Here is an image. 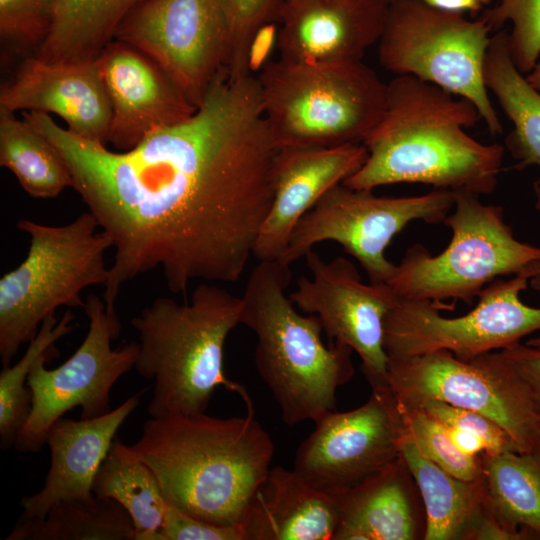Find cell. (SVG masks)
Here are the masks:
<instances>
[{"label": "cell", "instance_id": "6da1fadb", "mask_svg": "<svg viewBox=\"0 0 540 540\" xmlns=\"http://www.w3.org/2000/svg\"><path fill=\"white\" fill-rule=\"evenodd\" d=\"M23 118L59 151L72 188L112 240L108 312L123 284L155 269L181 294L195 280L241 278L272 204L277 151L252 73L223 67L191 116L127 151L80 137L46 113Z\"/></svg>", "mask_w": 540, "mask_h": 540}, {"label": "cell", "instance_id": "7a4b0ae2", "mask_svg": "<svg viewBox=\"0 0 540 540\" xmlns=\"http://www.w3.org/2000/svg\"><path fill=\"white\" fill-rule=\"evenodd\" d=\"M480 120L469 100L414 76H395L387 83L383 115L362 142L368 157L343 184L373 190L421 183L490 194L497 186L505 148L481 143L465 132Z\"/></svg>", "mask_w": 540, "mask_h": 540}, {"label": "cell", "instance_id": "3957f363", "mask_svg": "<svg viewBox=\"0 0 540 540\" xmlns=\"http://www.w3.org/2000/svg\"><path fill=\"white\" fill-rule=\"evenodd\" d=\"M126 450L155 474L166 502L198 519L239 527L253 493L271 468L274 445L245 417L204 413L151 417Z\"/></svg>", "mask_w": 540, "mask_h": 540}, {"label": "cell", "instance_id": "277c9868", "mask_svg": "<svg viewBox=\"0 0 540 540\" xmlns=\"http://www.w3.org/2000/svg\"><path fill=\"white\" fill-rule=\"evenodd\" d=\"M241 312V297L205 282L189 302L159 297L132 318L139 338L134 368L154 382L150 417L204 413L220 386L254 411L244 386L228 379L223 365L225 341L241 324Z\"/></svg>", "mask_w": 540, "mask_h": 540}, {"label": "cell", "instance_id": "5b68a950", "mask_svg": "<svg viewBox=\"0 0 540 540\" xmlns=\"http://www.w3.org/2000/svg\"><path fill=\"white\" fill-rule=\"evenodd\" d=\"M290 265L259 261L241 297V324L256 337V369L277 402L288 426L316 421L336 410V393L354 375L353 350L322 340L323 325L315 314L301 315L286 289Z\"/></svg>", "mask_w": 540, "mask_h": 540}, {"label": "cell", "instance_id": "8992f818", "mask_svg": "<svg viewBox=\"0 0 540 540\" xmlns=\"http://www.w3.org/2000/svg\"><path fill=\"white\" fill-rule=\"evenodd\" d=\"M276 149L362 143L380 121L387 84L361 60L269 61L256 76Z\"/></svg>", "mask_w": 540, "mask_h": 540}, {"label": "cell", "instance_id": "52a82bcc", "mask_svg": "<svg viewBox=\"0 0 540 540\" xmlns=\"http://www.w3.org/2000/svg\"><path fill=\"white\" fill-rule=\"evenodd\" d=\"M17 228L30 237L25 259L0 279V358L11 365L20 347L38 333L45 319L61 306L84 308L81 292L105 285L109 268L105 252L110 237L89 212L74 221L51 226L20 219Z\"/></svg>", "mask_w": 540, "mask_h": 540}, {"label": "cell", "instance_id": "ba28073f", "mask_svg": "<svg viewBox=\"0 0 540 540\" xmlns=\"http://www.w3.org/2000/svg\"><path fill=\"white\" fill-rule=\"evenodd\" d=\"M443 223L452 231L444 251L433 256L414 244L396 265L387 284L397 297L469 305L487 284L540 260V247L519 241L503 208L482 203L479 195L455 192L454 211Z\"/></svg>", "mask_w": 540, "mask_h": 540}, {"label": "cell", "instance_id": "9c48e42d", "mask_svg": "<svg viewBox=\"0 0 540 540\" xmlns=\"http://www.w3.org/2000/svg\"><path fill=\"white\" fill-rule=\"evenodd\" d=\"M491 31L481 17L469 20L419 0H394L377 43L379 63L396 76H414L469 100L497 135L502 125L484 80Z\"/></svg>", "mask_w": 540, "mask_h": 540}, {"label": "cell", "instance_id": "30bf717a", "mask_svg": "<svg viewBox=\"0 0 540 540\" xmlns=\"http://www.w3.org/2000/svg\"><path fill=\"white\" fill-rule=\"evenodd\" d=\"M386 386L401 412L439 400L492 419L520 452L540 447V420L529 393L500 350L469 360L449 351L388 357Z\"/></svg>", "mask_w": 540, "mask_h": 540}, {"label": "cell", "instance_id": "8fae6325", "mask_svg": "<svg viewBox=\"0 0 540 540\" xmlns=\"http://www.w3.org/2000/svg\"><path fill=\"white\" fill-rule=\"evenodd\" d=\"M454 201L455 192L448 190L385 197L340 183L300 219L279 260L291 265L316 244L334 241L360 263L370 283H387L396 269L385 256L393 237L414 220L443 222Z\"/></svg>", "mask_w": 540, "mask_h": 540}, {"label": "cell", "instance_id": "7c38bea8", "mask_svg": "<svg viewBox=\"0 0 540 540\" xmlns=\"http://www.w3.org/2000/svg\"><path fill=\"white\" fill-rule=\"evenodd\" d=\"M529 279H496L479 293L475 308L463 316L444 317L429 300L397 299L384 321L388 357L449 351L469 360L510 347L540 330V307L520 298Z\"/></svg>", "mask_w": 540, "mask_h": 540}, {"label": "cell", "instance_id": "4fadbf2b", "mask_svg": "<svg viewBox=\"0 0 540 540\" xmlns=\"http://www.w3.org/2000/svg\"><path fill=\"white\" fill-rule=\"evenodd\" d=\"M84 311L88 332L78 349L63 364L47 369L51 356L41 357L32 367L27 386L32 394L29 416L17 434L14 447L21 452H37L46 444L51 425L73 408L81 409V419L109 413L111 389L135 366L138 343L117 349L111 343L121 331L116 313H109L103 299L86 297Z\"/></svg>", "mask_w": 540, "mask_h": 540}, {"label": "cell", "instance_id": "5bb4252c", "mask_svg": "<svg viewBox=\"0 0 540 540\" xmlns=\"http://www.w3.org/2000/svg\"><path fill=\"white\" fill-rule=\"evenodd\" d=\"M114 40L153 60L195 107L228 55L220 0H145L122 22Z\"/></svg>", "mask_w": 540, "mask_h": 540}, {"label": "cell", "instance_id": "9a60e30c", "mask_svg": "<svg viewBox=\"0 0 540 540\" xmlns=\"http://www.w3.org/2000/svg\"><path fill=\"white\" fill-rule=\"evenodd\" d=\"M295 454L293 469L314 487L330 492L352 486L400 455L403 414L386 385L346 412L329 411Z\"/></svg>", "mask_w": 540, "mask_h": 540}, {"label": "cell", "instance_id": "2e32d148", "mask_svg": "<svg viewBox=\"0 0 540 540\" xmlns=\"http://www.w3.org/2000/svg\"><path fill=\"white\" fill-rule=\"evenodd\" d=\"M304 257L311 277H300L289 298L303 312L319 317L330 342L358 354L371 387L386 385L384 321L398 297L387 283H363L355 265L344 257L325 262L314 249Z\"/></svg>", "mask_w": 540, "mask_h": 540}, {"label": "cell", "instance_id": "e0dca14e", "mask_svg": "<svg viewBox=\"0 0 540 540\" xmlns=\"http://www.w3.org/2000/svg\"><path fill=\"white\" fill-rule=\"evenodd\" d=\"M97 64L112 111L108 144L116 151L133 148L197 108L153 60L125 42L113 40Z\"/></svg>", "mask_w": 540, "mask_h": 540}, {"label": "cell", "instance_id": "ac0fdd59", "mask_svg": "<svg viewBox=\"0 0 540 540\" xmlns=\"http://www.w3.org/2000/svg\"><path fill=\"white\" fill-rule=\"evenodd\" d=\"M367 157L363 143L277 149L271 170L273 200L253 256L279 260L300 219L331 188L356 173Z\"/></svg>", "mask_w": 540, "mask_h": 540}, {"label": "cell", "instance_id": "d6986e66", "mask_svg": "<svg viewBox=\"0 0 540 540\" xmlns=\"http://www.w3.org/2000/svg\"><path fill=\"white\" fill-rule=\"evenodd\" d=\"M0 106L55 114L70 132L108 146L112 111L97 60L52 63L29 55L1 86Z\"/></svg>", "mask_w": 540, "mask_h": 540}, {"label": "cell", "instance_id": "ffe728a7", "mask_svg": "<svg viewBox=\"0 0 540 540\" xmlns=\"http://www.w3.org/2000/svg\"><path fill=\"white\" fill-rule=\"evenodd\" d=\"M388 6L383 0H283L280 58L299 63L361 60L378 43Z\"/></svg>", "mask_w": 540, "mask_h": 540}, {"label": "cell", "instance_id": "44dd1931", "mask_svg": "<svg viewBox=\"0 0 540 540\" xmlns=\"http://www.w3.org/2000/svg\"><path fill=\"white\" fill-rule=\"evenodd\" d=\"M138 404L137 394L97 418L57 419L46 435L51 461L44 484L38 492L21 500L23 513L19 520L41 518L61 501L92 500L97 471L118 429Z\"/></svg>", "mask_w": 540, "mask_h": 540}, {"label": "cell", "instance_id": "7402d4cb", "mask_svg": "<svg viewBox=\"0 0 540 540\" xmlns=\"http://www.w3.org/2000/svg\"><path fill=\"white\" fill-rule=\"evenodd\" d=\"M330 493L338 513L332 540L423 539V502L401 455L360 482Z\"/></svg>", "mask_w": 540, "mask_h": 540}, {"label": "cell", "instance_id": "603a6c76", "mask_svg": "<svg viewBox=\"0 0 540 540\" xmlns=\"http://www.w3.org/2000/svg\"><path fill=\"white\" fill-rule=\"evenodd\" d=\"M338 521L333 495L294 469L271 467L245 510L244 540H332Z\"/></svg>", "mask_w": 540, "mask_h": 540}, {"label": "cell", "instance_id": "cb8c5ba5", "mask_svg": "<svg viewBox=\"0 0 540 540\" xmlns=\"http://www.w3.org/2000/svg\"><path fill=\"white\" fill-rule=\"evenodd\" d=\"M406 430V429H405ZM400 455L419 490L425 511L424 540H470L487 508L482 477L459 479L424 457L405 433Z\"/></svg>", "mask_w": 540, "mask_h": 540}, {"label": "cell", "instance_id": "d4e9b609", "mask_svg": "<svg viewBox=\"0 0 540 540\" xmlns=\"http://www.w3.org/2000/svg\"><path fill=\"white\" fill-rule=\"evenodd\" d=\"M145 0H52L34 55L52 63L95 61Z\"/></svg>", "mask_w": 540, "mask_h": 540}, {"label": "cell", "instance_id": "484cf974", "mask_svg": "<svg viewBox=\"0 0 540 540\" xmlns=\"http://www.w3.org/2000/svg\"><path fill=\"white\" fill-rule=\"evenodd\" d=\"M484 80L513 123L505 146L516 161L515 168L540 167V92L513 63L505 31L491 37L484 63Z\"/></svg>", "mask_w": 540, "mask_h": 540}, {"label": "cell", "instance_id": "4316f807", "mask_svg": "<svg viewBox=\"0 0 540 540\" xmlns=\"http://www.w3.org/2000/svg\"><path fill=\"white\" fill-rule=\"evenodd\" d=\"M480 458L488 509L509 527L540 539V447Z\"/></svg>", "mask_w": 540, "mask_h": 540}, {"label": "cell", "instance_id": "83f0119b", "mask_svg": "<svg viewBox=\"0 0 540 540\" xmlns=\"http://www.w3.org/2000/svg\"><path fill=\"white\" fill-rule=\"evenodd\" d=\"M92 491L96 497L115 500L127 511L135 540H155L167 502L153 471L132 456L117 436L97 471Z\"/></svg>", "mask_w": 540, "mask_h": 540}, {"label": "cell", "instance_id": "f1b7e54d", "mask_svg": "<svg viewBox=\"0 0 540 540\" xmlns=\"http://www.w3.org/2000/svg\"><path fill=\"white\" fill-rule=\"evenodd\" d=\"M15 112L0 106V165L31 197L51 199L73 187L71 172L54 145Z\"/></svg>", "mask_w": 540, "mask_h": 540}, {"label": "cell", "instance_id": "f546056e", "mask_svg": "<svg viewBox=\"0 0 540 540\" xmlns=\"http://www.w3.org/2000/svg\"><path fill=\"white\" fill-rule=\"evenodd\" d=\"M5 540H135L127 511L115 500L56 503L41 518L18 520Z\"/></svg>", "mask_w": 540, "mask_h": 540}, {"label": "cell", "instance_id": "4dcf8cb0", "mask_svg": "<svg viewBox=\"0 0 540 540\" xmlns=\"http://www.w3.org/2000/svg\"><path fill=\"white\" fill-rule=\"evenodd\" d=\"M74 315L66 311L60 319L55 315L43 321L36 336L14 365L0 373V446L7 450L14 446L18 432L24 425L32 405V394L27 386L34 364L43 356L57 358L56 342L74 329Z\"/></svg>", "mask_w": 540, "mask_h": 540}, {"label": "cell", "instance_id": "1f68e13d", "mask_svg": "<svg viewBox=\"0 0 540 540\" xmlns=\"http://www.w3.org/2000/svg\"><path fill=\"white\" fill-rule=\"evenodd\" d=\"M228 27L224 67L233 75L250 74L251 57L260 34L271 24L283 0H220Z\"/></svg>", "mask_w": 540, "mask_h": 540}, {"label": "cell", "instance_id": "d6a6232c", "mask_svg": "<svg viewBox=\"0 0 540 540\" xmlns=\"http://www.w3.org/2000/svg\"><path fill=\"white\" fill-rule=\"evenodd\" d=\"M402 414L408 437L424 457L459 479L470 481L482 477L481 458L458 450L439 421L421 408Z\"/></svg>", "mask_w": 540, "mask_h": 540}, {"label": "cell", "instance_id": "836d02e7", "mask_svg": "<svg viewBox=\"0 0 540 540\" xmlns=\"http://www.w3.org/2000/svg\"><path fill=\"white\" fill-rule=\"evenodd\" d=\"M481 18L492 30L511 22L510 56L522 74L529 73L540 57V0H499Z\"/></svg>", "mask_w": 540, "mask_h": 540}, {"label": "cell", "instance_id": "e575fe53", "mask_svg": "<svg viewBox=\"0 0 540 540\" xmlns=\"http://www.w3.org/2000/svg\"><path fill=\"white\" fill-rule=\"evenodd\" d=\"M419 408L445 426L478 437L488 454L519 451L512 437L499 424L480 413L439 400L426 401Z\"/></svg>", "mask_w": 540, "mask_h": 540}, {"label": "cell", "instance_id": "d590c367", "mask_svg": "<svg viewBox=\"0 0 540 540\" xmlns=\"http://www.w3.org/2000/svg\"><path fill=\"white\" fill-rule=\"evenodd\" d=\"M52 0H0L1 38L35 48L42 39Z\"/></svg>", "mask_w": 540, "mask_h": 540}, {"label": "cell", "instance_id": "8d00e7d4", "mask_svg": "<svg viewBox=\"0 0 540 540\" xmlns=\"http://www.w3.org/2000/svg\"><path fill=\"white\" fill-rule=\"evenodd\" d=\"M155 540H244V536L239 527L210 523L167 503Z\"/></svg>", "mask_w": 540, "mask_h": 540}, {"label": "cell", "instance_id": "74e56055", "mask_svg": "<svg viewBox=\"0 0 540 540\" xmlns=\"http://www.w3.org/2000/svg\"><path fill=\"white\" fill-rule=\"evenodd\" d=\"M500 352L522 379L540 420V347L519 342Z\"/></svg>", "mask_w": 540, "mask_h": 540}, {"label": "cell", "instance_id": "f35d334b", "mask_svg": "<svg viewBox=\"0 0 540 540\" xmlns=\"http://www.w3.org/2000/svg\"><path fill=\"white\" fill-rule=\"evenodd\" d=\"M536 537L525 530L509 527L486 508L475 525L470 540H532Z\"/></svg>", "mask_w": 540, "mask_h": 540}, {"label": "cell", "instance_id": "ab89813d", "mask_svg": "<svg viewBox=\"0 0 540 540\" xmlns=\"http://www.w3.org/2000/svg\"><path fill=\"white\" fill-rule=\"evenodd\" d=\"M443 426L454 445L462 453L471 457H480L486 453V447L478 437L453 427Z\"/></svg>", "mask_w": 540, "mask_h": 540}, {"label": "cell", "instance_id": "60d3db41", "mask_svg": "<svg viewBox=\"0 0 540 540\" xmlns=\"http://www.w3.org/2000/svg\"><path fill=\"white\" fill-rule=\"evenodd\" d=\"M422 3L442 11L463 14L478 12L487 6L491 0H419Z\"/></svg>", "mask_w": 540, "mask_h": 540}, {"label": "cell", "instance_id": "b9f144b4", "mask_svg": "<svg viewBox=\"0 0 540 540\" xmlns=\"http://www.w3.org/2000/svg\"><path fill=\"white\" fill-rule=\"evenodd\" d=\"M533 193L535 197V208L540 213V179L533 183ZM528 278H540V260L526 266L519 274Z\"/></svg>", "mask_w": 540, "mask_h": 540}, {"label": "cell", "instance_id": "7bdbcfd3", "mask_svg": "<svg viewBox=\"0 0 540 540\" xmlns=\"http://www.w3.org/2000/svg\"><path fill=\"white\" fill-rule=\"evenodd\" d=\"M526 80L540 92V57L532 70L525 76Z\"/></svg>", "mask_w": 540, "mask_h": 540}, {"label": "cell", "instance_id": "ee69618b", "mask_svg": "<svg viewBox=\"0 0 540 540\" xmlns=\"http://www.w3.org/2000/svg\"><path fill=\"white\" fill-rule=\"evenodd\" d=\"M530 286L540 295V278H532L529 280ZM526 344L530 346L540 347V336L529 339Z\"/></svg>", "mask_w": 540, "mask_h": 540}, {"label": "cell", "instance_id": "f6af8a7d", "mask_svg": "<svg viewBox=\"0 0 540 540\" xmlns=\"http://www.w3.org/2000/svg\"><path fill=\"white\" fill-rule=\"evenodd\" d=\"M384 2H386L387 4H390L392 3L394 0H383Z\"/></svg>", "mask_w": 540, "mask_h": 540}]
</instances>
